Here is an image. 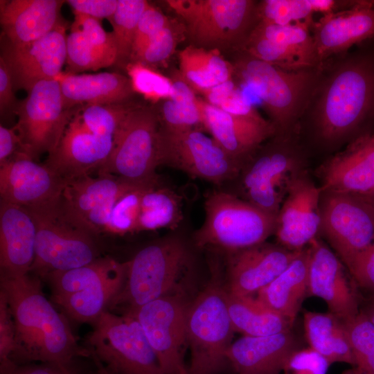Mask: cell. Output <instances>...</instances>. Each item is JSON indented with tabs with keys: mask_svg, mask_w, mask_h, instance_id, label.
Here are the masks:
<instances>
[{
	"mask_svg": "<svg viewBox=\"0 0 374 374\" xmlns=\"http://www.w3.org/2000/svg\"><path fill=\"white\" fill-rule=\"evenodd\" d=\"M0 285L15 328L16 350L12 361L70 366L74 358L91 355L79 346L66 318L45 296L40 278L30 273L1 274Z\"/></svg>",
	"mask_w": 374,
	"mask_h": 374,
	"instance_id": "cell-1",
	"label": "cell"
},
{
	"mask_svg": "<svg viewBox=\"0 0 374 374\" xmlns=\"http://www.w3.org/2000/svg\"><path fill=\"white\" fill-rule=\"evenodd\" d=\"M319 139L337 145L355 135L374 114V62L353 57L321 78L312 102Z\"/></svg>",
	"mask_w": 374,
	"mask_h": 374,
	"instance_id": "cell-2",
	"label": "cell"
},
{
	"mask_svg": "<svg viewBox=\"0 0 374 374\" xmlns=\"http://www.w3.org/2000/svg\"><path fill=\"white\" fill-rule=\"evenodd\" d=\"M232 63L234 78L258 96L276 128V134L299 131V121L312 103L322 78V69L290 71L243 52Z\"/></svg>",
	"mask_w": 374,
	"mask_h": 374,
	"instance_id": "cell-3",
	"label": "cell"
},
{
	"mask_svg": "<svg viewBox=\"0 0 374 374\" xmlns=\"http://www.w3.org/2000/svg\"><path fill=\"white\" fill-rule=\"evenodd\" d=\"M124 285L110 308L131 314L159 298L185 296L191 279L192 256L179 236H170L147 245L126 262Z\"/></svg>",
	"mask_w": 374,
	"mask_h": 374,
	"instance_id": "cell-4",
	"label": "cell"
},
{
	"mask_svg": "<svg viewBox=\"0 0 374 374\" xmlns=\"http://www.w3.org/2000/svg\"><path fill=\"white\" fill-rule=\"evenodd\" d=\"M210 265L208 283L186 308L188 374L233 372L226 353L235 332L226 305L222 268L217 260H213Z\"/></svg>",
	"mask_w": 374,
	"mask_h": 374,
	"instance_id": "cell-5",
	"label": "cell"
},
{
	"mask_svg": "<svg viewBox=\"0 0 374 374\" xmlns=\"http://www.w3.org/2000/svg\"><path fill=\"white\" fill-rule=\"evenodd\" d=\"M306 170L299 132L275 134L244 162L231 182L235 189L228 191L277 216L291 182Z\"/></svg>",
	"mask_w": 374,
	"mask_h": 374,
	"instance_id": "cell-6",
	"label": "cell"
},
{
	"mask_svg": "<svg viewBox=\"0 0 374 374\" xmlns=\"http://www.w3.org/2000/svg\"><path fill=\"white\" fill-rule=\"evenodd\" d=\"M204 208V220L194 233L199 248L229 253L265 242L274 233L276 216L226 190L209 192Z\"/></svg>",
	"mask_w": 374,
	"mask_h": 374,
	"instance_id": "cell-7",
	"label": "cell"
},
{
	"mask_svg": "<svg viewBox=\"0 0 374 374\" xmlns=\"http://www.w3.org/2000/svg\"><path fill=\"white\" fill-rule=\"evenodd\" d=\"M182 20L190 44L238 51L258 22L252 0H167Z\"/></svg>",
	"mask_w": 374,
	"mask_h": 374,
	"instance_id": "cell-8",
	"label": "cell"
},
{
	"mask_svg": "<svg viewBox=\"0 0 374 374\" xmlns=\"http://www.w3.org/2000/svg\"><path fill=\"white\" fill-rule=\"evenodd\" d=\"M59 200L27 208L37 231L35 260L30 272L40 278L51 272L86 265L98 258L96 236L71 221Z\"/></svg>",
	"mask_w": 374,
	"mask_h": 374,
	"instance_id": "cell-9",
	"label": "cell"
},
{
	"mask_svg": "<svg viewBox=\"0 0 374 374\" xmlns=\"http://www.w3.org/2000/svg\"><path fill=\"white\" fill-rule=\"evenodd\" d=\"M93 323L91 355L111 374H166L134 316L105 310Z\"/></svg>",
	"mask_w": 374,
	"mask_h": 374,
	"instance_id": "cell-10",
	"label": "cell"
},
{
	"mask_svg": "<svg viewBox=\"0 0 374 374\" xmlns=\"http://www.w3.org/2000/svg\"><path fill=\"white\" fill-rule=\"evenodd\" d=\"M160 120L157 107L137 103L123 119L112 153L98 174H112L133 183L159 179Z\"/></svg>",
	"mask_w": 374,
	"mask_h": 374,
	"instance_id": "cell-11",
	"label": "cell"
},
{
	"mask_svg": "<svg viewBox=\"0 0 374 374\" xmlns=\"http://www.w3.org/2000/svg\"><path fill=\"white\" fill-rule=\"evenodd\" d=\"M243 163L230 156L199 128L171 130L160 125L159 165L217 186L231 183Z\"/></svg>",
	"mask_w": 374,
	"mask_h": 374,
	"instance_id": "cell-12",
	"label": "cell"
},
{
	"mask_svg": "<svg viewBox=\"0 0 374 374\" xmlns=\"http://www.w3.org/2000/svg\"><path fill=\"white\" fill-rule=\"evenodd\" d=\"M17 104L14 113L23 153L36 160L57 148L71 119L80 107H64L61 89L56 79L38 82Z\"/></svg>",
	"mask_w": 374,
	"mask_h": 374,
	"instance_id": "cell-13",
	"label": "cell"
},
{
	"mask_svg": "<svg viewBox=\"0 0 374 374\" xmlns=\"http://www.w3.org/2000/svg\"><path fill=\"white\" fill-rule=\"evenodd\" d=\"M320 233L348 271L374 242V207L361 195L322 192Z\"/></svg>",
	"mask_w": 374,
	"mask_h": 374,
	"instance_id": "cell-14",
	"label": "cell"
},
{
	"mask_svg": "<svg viewBox=\"0 0 374 374\" xmlns=\"http://www.w3.org/2000/svg\"><path fill=\"white\" fill-rule=\"evenodd\" d=\"M188 303L185 296H166L127 314L139 322L166 374H188L184 362Z\"/></svg>",
	"mask_w": 374,
	"mask_h": 374,
	"instance_id": "cell-15",
	"label": "cell"
},
{
	"mask_svg": "<svg viewBox=\"0 0 374 374\" xmlns=\"http://www.w3.org/2000/svg\"><path fill=\"white\" fill-rule=\"evenodd\" d=\"M78 111L57 148L44 162L66 181L98 172L109 159L114 147L116 134L85 122Z\"/></svg>",
	"mask_w": 374,
	"mask_h": 374,
	"instance_id": "cell-16",
	"label": "cell"
},
{
	"mask_svg": "<svg viewBox=\"0 0 374 374\" xmlns=\"http://www.w3.org/2000/svg\"><path fill=\"white\" fill-rule=\"evenodd\" d=\"M66 29L62 19L49 33L30 43L15 45L1 37L0 58L10 71L15 90L28 92L38 82L55 79L62 72Z\"/></svg>",
	"mask_w": 374,
	"mask_h": 374,
	"instance_id": "cell-17",
	"label": "cell"
},
{
	"mask_svg": "<svg viewBox=\"0 0 374 374\" xmlns=\"http://www.w3.org/2000/svg\"><path fill=\"white\" fill-rule=\"evenodd\" d=\"M308 296L323 299L329 310L343 321L359 313L363 296L341 260L319 237L308 246Z\"/></svg>",
	"mask_w": 374,
	"mask_h": 374,
	"instance_id": "cell-18",
	"label": "cell"
},
{
	"mask_svg": "<svg viewBox=\"0 0 374 374\" xmlns=\"http://www.w3.org/2000/svg\"><path fill=\"white\" fill-rule=\"evenodd\" d=\"M321 195L307 170L292 180L276 216L274 235L278 244L299 251L318 237Z\"/></svg>",
	"mask_w": 374,
	"mask_h": 374,
	"instance_id": "cell-19",
	"label": "cell"
},
{
	"mask_svg": "<svg viewBox=\"0 0 374 374\" xmlns=\"http://www.w3.org/2000/svg\"><path fill=\"white\" fill-rule=\"evenodd\" d=\"M66 181L23 152L0 164L1 200L25 208L57 202Z\"/></svg>",
	"mask_w": 374,
	"mask_h": 374,
	"instance_id": "cell-20",
	"label": "cell"
},
{
	"mask_svg": "<svg viewBox=\"0 0 374 374\" xmlns=\"http://www.w3.org/2000/svg\"><path fill=\"white\" fill-rule=\"evenodd\" d=\"M300 251L289 250L267 242L226 253V291L240 296H254L292 262Z\"/></svg>",
	"mask_w": 374,
	"mask_h": 374,
	"instance_id": "cell-21",
	"label": "cell"
},
{
	"mask_svg": "<svg viewBox=\"0 0 374 374\" xmlns=\"http://www.w3.org/2000/svg\"><path fill=\"white\" fill-rule=\"evenodd\" d=\"M203 127L232 157L244 162L276 134L270 121L258 116L236 115L197 97Z\"/></svg>",
	"mask_w": 374,
	"mask_h": 374,
	"instance_id": "cell-22",
	"label": "cell"
},
{
	"mask_svg": "<svg viewBox=\"0 0 374 374\" xmlns=\"http://www.w3.org/2000/svg\"><path fill=\"white\" fill-rule=\"evenodd\" d=\"M322 192L364 195L374 189V133L353 138L317 169Z\"/></svg>",
	"mask_w": 374,
	"mask_h": 374,
	"instance_id": "cell-23",
	"label": "cell"
},
{
	"mask_svg": "<svg viewBox=\"0 0 374 374\" xmlns=\"http://www.w3.org/2000/svg\"><path fill=\"white\" fill-rule=\"evenodd\" d=\"M311 31L320 64L374 37V3L352 1L349 8L323 15Z\"/></svg>",
	"mask_w": 374,
	"mask_h": 374,
	"instance_id": "cell-24",
	"label": "cell"
},
{
	"mask_svg": "<svg viewBox=\"0 0 374 374\" xmlns=\"http://www.w3.org/2000/svg\"><path fill=\"white\" fill-rule=\"evenodd\" d=\"M136 184L106 173L79 177L66 181L59 204L65 215L87 231L101 208Z\"/></svg>",
	"mask_w": 374,
	"mask_h": 374,
	"instance_id": "cell-25",
	"label": "cell"
},
{
	"mask_svg": "<svg viewBox=\"0 0 374 374\" xmlns=\"http://www.w3.org/2000/svg\"><path fill=\"white\" fill-rule=\"evenodd\" d=\"M301 344L292 330L260 337L243 336L232 342L226 357L236 374H280Z\"/></svg>",
	"mask_w": 374,
	"mask_h": 374,
	"instance_id": "cell-26",
	"label": "cell"
},
{
	"mask_svg": "<svg viewBox=\"0 0 374 374\" xmlns=\"http://www.w3.org/2000/svg\"><path fill=\"white\" fill-rule=\"evenodd\" d=\"M36 226L27 208L0 202L1 274L30 273L35 255Z\"/></svg>",
	"mask_w": 374,
	"mask_h": 374,
	"instance_id": "cell-27",
	"label": "cell"
},
{
	"mask_svg": "<svg viewBox=\"0 0 374 374\" xmlns=\"http://www.w3.org/2000/svg\"><path fill=\"white\" fill-rule=\"evenodd\" d=\"M63 0L1 1L3 37L15 45L30 43L53 30L62 19Z\"/></svg>",
	"mask_w": 374,
	"mask_h": 374,
	"instance_id": "cell-28",
	"label": "cell"
},
{
	"mask_svg": "<svg viewBox=\"0 0 374 374\" xmlns=\"http://www.w3.org/2000/svg\"><path fill=\"white\" fill-rule=\"evenodd\" d=\"M55 79L60 83L66 109L127 103L131 101L135 94L130 78L116 72L71 73L62 71Z\"/></svg>",
	"mask_w": 374,
	"mask_h": 374,
	"instance_id": "cell-29",
	"label": "cell"
},
{
	"mask_svg": "<svg viewBox=\"0 0 374 374\" xmlns=\"http://www.w3.org/2000/svg\"><path fill=\"white\" fill-rule=\"evenodd\" d=\"M308 247L301 250L290 265L260 290L256 299L272 311L292 322L308 295Z\"/></svg>",
	"mask_w": 374,
	"mask_h": 374,
	"instance_id": "cell-30",
	"label": "cell"
},
{
	"mask_svg": "<svg viewBox=\"0 0 374 374\" xmlns=\"http://www.w3.org/2000/svg\"><path fill=\"white\" fill-rule=\"evenodd\" d=\"M305 334L309 346L330 363L343 362L352 366L355 358L345 323L330 312L306 311Z\"/></svg>",
	"mask_w": 374,
	"mask_h": 374,
	"instance_id": "cell-31",
	"label": "cell"
},
{
	"mask_svg": "<svg viewBox=\"0 0 374 374\" xmlns=\"http://www.w3.org/2000/svg\"><path fill=\"white\" fill-rule=\"evenodd\" d=\"M179 72L195 91L202 92L234 77L231 62L216 49H206L189 44L178 53Z\"/></svg>",
	"mask_w": 374,
	"mask_h": 374,
	"instance_id": "cell-32",
	"label": "cell"
},
{
	"mask_svg": "<svg viewBox=\"0 0 374 374\" xmlns=\"http://www.w3.org/2000/svg\"><path fill=\"white\" fill-rule=\"evenodd\" d=\"M124 266L98 282L80 292L53 301L71 319L78 322H93L109 306L123 288L126 278Z\"/></svg>",
	"mask_w": 374,
	"mask_h": 374,
	"instance_id": "cell-33",
	"label": "cell"
},
{
	"mask_svg": "<svg viewBox=\"0 0 374 374\" xmlns=\"http://www.w3.org/2000/svg\"><path fill=\"white\" fill-rule=\"evenodd\" d=\"M226 299L235 332L244 336H267L290 330L293 327L294 322L272 311L256 297L237 296L226 291Z\"/></svg>",
	"mask_w": 374,
	"mask_h": 374,
	"instance_id": "cell-34",
	"label": "cell"
},
{
	"mask_svg": "<svg viewBox=\"0 0 374 374\" xmlns=\"http://www.w3.org/2000/svg\"><path fill=\"white\" fill-rule=\"evenodd\" d=\"M183 218L182 197L159 179L145 190L136 232L176 229Z\"/></svg>",
	"mask_w": 374,
	"mask_h": 374,
	"instance_id": "cell-35",
	"label": "cell"
},
{
	"mask_svg": "<svg viewBox=\"0 0 374 374\" xmlns=\"http://www.w3.org/2000/svg\"><path fill=\"white\" fill-rule=\"evenodd\" d=\"M170 79L174 87L173 96L159 103L157 108L161 127L171 130L201 129L203 125L196 93L179 71H175Z\"/></svg>",
	"mask_w": 374,
	"mask_h": 374,
	"instance_id": "cell-36",
	"label": "cell"
},
{
	"mask_svg": "<svg viewBox=\"0 0 374 374\" xmlns=\"http://www.w3.org/2000/svg\"><path fill=\"white\" fill-rule=\"evenodd\" d=\"M313 22L312 20L279 26L258 21L251 32L284 46L310 68L322 69L311 31Z\"/></svg>",
	"mask_w": 374,
	"mask_h": 374,
	"instance_id": "cell-37",
	"label": "cell"
},
{
	"mask_svg": "<svg viewBox=\"0 0 374 374\" xmlns=\"http://www.w3.org/2000/svg\"><path fill=\"white\" fill-rule=\"evenodd\" d=\"M148 3L145 0H118L114 14L107 19L117 48L116 64L124 68L130 61L137 26Z\"/></svg>",
	"mask_w": 374,
	"mask_h": 374,
	"instance_id": "cell-38",
	"label": "cell"
},
{
	"mask_svg": "<svg viewBox=\"0 0 374 374\" xmlns=\"http://www.w3.org/2000/svg\"><path fill=\"white\" fill-rule=\"evenodd\" d=\"M159 179L136 184L120 195L112 208L105 233L118 235L136 233L143 195L150 185Z\"/></svg>",
	"mask_w": 374,
	"mask_h": 374,
	"instance_id": "cell-39",
	"label": "cell"
},
{
	"mask_svg": "<svg viewBox=\"0 0 374 374\" xmlns=\"http://www.w3.org/2000/svg\"><path fill=\"white\" fill-rule=\"evenodd\" d=\"M344 323L355 358L350 374H374V326L360 311Z\"/></svg>",
	"mask_w": 374,
	"mask_h": 374,
	"instance_id": "cell-40",
	"label": "cell"
},
{
	"mask_svg": "<svg viewBox=\"0 0 374 374\" xmlns=\"http://www.w3.org/2000/svg\"><path fill=\"white\" fill-rule=\"evenodd\" d=\"M125 69L134 93L147 100L159 103L173 96L172 80L157 69L139 62H129Z\"/></svg>",
	"mask_w": 374,
	"mask_h": 374,
	"instance_id": "cell-41",
	"label": "cell"
},
{
	"mask_svg": "<svg viewBox=\"0 0 374 374\" xmlns=\"http://www.w3.org/2000/svg\"><path fill=\"white\" fill-rule=\"evenodd\" d=\"M238 51L286 71L311 69L296 54L284 46L252 32Z\"/></svg>",
	"mask_w": 374,
	"mask_h": 374,
	"instance_id": "cell-42",
	"label": "cell"
},
{
	"mask_svg": "<svg viewBox=\"0 0 374 374\" xmlns=\"http://www.w3.org/2000/svg\"><path fill=\"white\" fill-rule=\"evenodd\" d=\"M186 38L182 21L171 19L131 62H139L156 69L163 66L173 55L179 44Z\"/></svg>",
	"mask_w": 374,
	"mask_h": 374,
	"instance_id": "cell-43",
	"label": "cell"
},
{
	"mask_svg": "<svg viewBox=\"0 0 374 374\" xmlns=\"http://www.w3.org/2000/svg\"><path fill=\"white\" fill-rule=\"evenodd\" d=\"M310 0H263L257 3L258 21L285 26L312 21Z\"/></svg>",
	"mask_w": 374,
	"mask_h": 374,
	"instance_id": "cell-44",
	"label": "cell"
},
{
	"mask_svg": "<svg viewBox=\"0 0 374 374\" xmlns=\"http://www.w3.org/2000/svg\"><path fill=\"white\" fill-rule=\"evenodd\" d=\"M66 71L78 73L87 71H97L112 66L88 41L82 32L71 26L66 37Z\"/></svg>",
	"mask_w": 374,
	"mask_h": 374,
	"instance_id": "cell-45",
	"label": "cell"
},
{
	"mask_svg": "<svg viewBox=\"0 0 374 374\" xmlns=\"http://www.w3.org/2000/svg\"><path fill=\"white\" fill-rule=\"evenodd\" d=\"M72 27L80 30L95 49L112 65L117 61V48L112 32H107L100 21L80 14H74Z\"/></svg>",
	"mask_w": 374,
	"mask_h": 374,
	"instance_id": "cell-46",
	"label": "cell"
},
{
	"mask_svg": "<svg viewBox=\"0 0 374 374\" xmlns=\"http://www.w3.org/2000/svg\"><path fill=\"white\" fill-rule=\"evenodd\" d=\"M170 20V19L161 10L148 3L137 26L130 61L168 24Z\"/></svg>",
	"mask_w": 374,
	"mask_h": 374,
	"instance_id": "cell-47",
	"label": "cell"
},
{
	"mask_svg": "<svg viewBox=\"0 0 374 374\" xmlns=\"http://www.w3.org/2000/svg\"><path fill=\"white\" fill-rule=\"evenodd\" d=\"M328 361L321 354L308 348H301L287 359L283 371L284 374H327Z\"/></svg>",
	"mask_w": 374,
	"mask_h": 374,
	"instance_id": "cell-48",
	"label": "cell"
},
{
	"mask_svg": "<svg viewBox=\"0 0 374 374\" xmlns=\"http://www.w3.org/2000/svg\"><path fill=\"white\" fill-rule=\"evenodd\" d=\"M15 350L14 321L6 298L0 291V365L12 362Z\"/></svg>",
	"mask_w": 374,
	"mask_h": 374,
	"instance_id": "cell-49",
	"label": "cell"
},
{
	"mask_svg": "<svg viewBox=\"0 0 374 374\" xmlns=\"http://www.w3.org/2000/svg\"><path fill=\"white\" fill-rule=\"evenodd\" d=\"M359 289L374 294V242L349 271Z\"/></svg>",
	"mask_w": 374,
	"mask_h": 374,
	"instance_id": "cell-50",
	"label": "cell"
},
{
	"mask_svg": "<svg viewBox=\"0 0 374 374\" xmlns=\"http://www.w3.org/2000/svg\"><path fill=\"white\" fill-rule=\"evenodd\" d=\"M118 0H68L66 3L74 14L87 15L98 20L112 17L117 8Z\"/></svg>",
	"mask_w": 374,
	"mask_h": 374,
	"instance_id": "cell-51",
	"label": "cell"
},
{
	"mask_svg": "<svg viewBox=\"0 0 374 374\" xmlns=\"http://www.w3.org/2000/svg\"><path fill=\"white\" fill-rule=\"evenodd\" d=\"M0 374H73L70 366L56 364H19L10 362L0 365Z\"/></svg>",
	"mask_w": 374,
	"mask_h": 374,
	"instance_id": "cell-52",
	"label": "cell"
},
{
	"mask_svg": "<svg viewBox=\"0 0 374 374\" xmlns=\"http://www.w3.org/2000/svg\"><path fill=\"white\" fill-rule=\"evenodd\" d=\"M14 86L10 71L0 58V113L3 116L6 112H15L17 106L15 102Z\"/></svg>",
	"mask_w": 374,
	"mask_h": 374,
	"instance_id": "cell-53",
	"label": "cell"
},
{
	"mask_svg": "<svg viewBox=\"0 0 374 374\" xmlns=\"http://www.w3.org/2000/svg\"><path fill=\"white\" fill-rule=\"evenodd\" d=\"M22 152L19 137L14 128L0 125V164Z\"/></svg>",
	"mask_w": 374,
	"mask_h": 374,
	"instance_id": "cell-54",
	"label": "cell"
},
{
	"mask_svg": "<svg viewBox=\"0 0 374 374\" xmlns=\"http://www.w3.org/2000/svg\"><path fill=\"white\" fill-rule=\"evenodd\" d=\"M359 311L362 312L374 326V294L363 297Z\"/></svg>",
	"mask_w": 374,
	"mask_h": 374,
	"instance_id": "cell-55",
	"label": "cell"
},
{
	"mask_svg": "<svg viewBox=\"0 0 374 374\" xmlns=\"http://www.w3.org/2000/svg\"><path fill=\"white\" fill-rule=\"evenodd\" d=\"M97 368V374H111L96 357L91 356Z\"/></svg>",
	"mask_w": 374,
	"mask_h": 374,
	"instance_id": "cell-56",
	"label": "cell"
},
{
	"mask_svg": "<svg viewBox=\"0 0 374 374\" xmlns=\"http://www.w3.org/2000/svg\"><path fill=\"white\" fill-rule=\"evenodd\" d=\"M374 207V189L371 192L361 195Z\"/></svg>",
	"mask_w": 374,
	"mask_h": 374,
	"instance_id": "cell-57",
	"label": "cell"
},
{
	"mask_svg": "<svg viewBox=\"0 0 374 374\" xmlns=\"http://www.w3.org/2000/svg\"><path fill=\"white\" fill-rule=\"evenodd\" d=\"M341 374H350V368L344 371Z\"/></svg>",
	"mask_w": 374,
	"mask_h": 374,
	"instance_id": "cell-58",
	"label": "cell"
}]
</instances>
